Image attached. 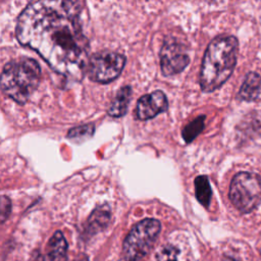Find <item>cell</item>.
<instances>
[{
	"label": "cell",
	"mask_w": 261,
	"mask_h": 261,
	"mask_svg": "<svg viewBox=\"0 0 261 261\" xmlns=\"http://www.w3.org/2000/svg\"><path fill=\"white\" fill-rule=\"evenodd\" d=\"M43 261H67V243L61 231H56L49 240Z\"/></svg>",
	"instance_id": "cell-9"
},
{
	"label": "cell",
	"mask_w": 261,
	"mask_h": 261,
	"mask_svg": "<svg viewBox=\"0 0 261 261\" xmlns=\"http://www.w3.org/2000/svg\"><path fill=\"white\" fill-rule=\"evenodd\" d=\"M205 116L200 115L190 123H188L182 129V138L187 143H191L204 128Z\"/></svg>",
	"instance_id": "cell-14"
},
{
	"label": "cell",
	"mask_w": 261,
	"mask_h": 261,
	"mask_svg": "<svg viewBox=\"0 0 261 261\" xmlns=\"http://www.w3.org/2000/svg\"><path fill=\"white\" fill-rule=\"evenodd\" d=\"M40 255H39V253L37 254V256H33V258H32V260L31 261H40Z\"/></svg>",
	"instance_id": "cell-18"
},
{
	"label": "cell",
	"mask_w": 261,
	"mask_h": 261,
	"mask_svg": "<svg viewBox=\"0 0 261 261\" xmlns=\"http://www.w3.org/2000/svg\"><path fill=\"white\" fill-rule=\"evenodd\" d=\"M110 220V211L106 206L98 207L93 211L88 219V231L96 233L104 229Z\"/></svg>",
	"instance_id": "cell-12"
},
{
	"label": "cell",
	"mask_w": 261,
	"mask_h": 261,
	"mask_svg": "<svg viewBox=\"0 0 261 261\" xmlns=\"http://www.w3.org/2000/svg\"><path fill=\"white\" fill-rule=\"evenodd\" d=\"M167 107L168 102L165 94L162 91H155L139 99L135 114L138 119L147 120L165 111Z\"/></svg>",
	"instance_id": "cell-8"
},
{
	"label": "cell",
	"mask_w": 261,
	"mask_h": 261,
	"mask_svg": "<svg viewBox=\"0 0 261 261\" xmlns=\"http://www.w3.org/2000/svg\"><path fill=\"white\" fill-rule=\"evenodd\" d=\"M82 13V3L76 1L33 2L18 17L16 37L57 72L77 75L86 62L89 47Z\"/></svg>",
	"instance_id": "cell-1"
},
{
	"label": "cell",
	"mask_w": 261,
	"mask_h": 261,
	"mask_svg": "<svg viewBox=\"0 0 261 261\" xmlns=\"http://www.w3.org/2000/svg\"><path fill=\"white\" fill-rule=\"evenodd\" d=\"M178 251L175 248L168 247L163 251V256L160 258V261H178L176 258Z\"/></svg>",
	"instance_id": "cell-17"
},
{
	"label": "cell",
	"mask_w": 261,
	"mask_h": 261,
	"mask_svg": "<svg viewBox=\"0 0 261 261\" xmlns=\"http://www.w3.org/2000/svg\"><path fill=\"white\" fill-rule=\"evenodd\" d=\"M41 77V69L36 60L18 58L8 62L0 76L2 91L19 104L28 101L36 90Z\"/></svg>",
	"instance_id": "cell-3"
},
{
	"label": "cell",
	"mask_w": 261,
	"mask_h": 261,
	"mask_svg": "<svg viewBox=\"0 0 261 261\" xmlns=\"http://www.w3.org/2000/svg\"><path fill=\"white\" fill-rule=\"evenodd\" d=\"M11 209L10 202L6 197H0V222H3L9 215Z\"/></svg>",
	"instance_id": "cell-16"
},
{
	"label": "cell",
	"mask_w": 261,
	"mask_h": 261,
	"mask_svg": "<svg viewBox=\"0 0 261 261\" xmlns=\"http://www.w3.org/2000/svg\"><path fill=\"white\" fill-rule=\"evenodd\" d=\"M261 77L255 72H249L239 91L238 97L244 101L255 100L260 92Z\"/></svg>",
	"instance_id": "cell-10"
},
{
	"label": "cell",
	"mask_w": 261,
	"mask_h": 261,
	"mask_svg": "<svg viewBox=\"0 0 261 261\" xmlns=\"http://www.w3.org/2000/svg\"><path fill=\"white\" fill-rule=\"evenodd\" d=\"M94 129H95V127L92 123L73 127L67 133V138L70 140H75L77 142L85 141L93 136Z\"/></svg>",
	"instance_id": "cell-15"
},
{
	"label": "cell",
	"mask_w": 261,
	"mask_h": 261,
	"mask_svg": "<svg viewBox=\"0 0 261 261\" xmlns=\"http://www.w3.org/2000/svg\"><path fill=\"white\" fill-rule=\"evenodd\" d=\"M195 193H196V198L197 200L206 208H208L210 201H211V196H212V191L210 188V184L208 180V177L206 175H199L195 179Z\"/></svg>",
	"instance_id": "cell-13"
},
{
	"label": "cell",
	"mask_w": 261,
	"mask_h": 261,
	"mask_svg": "<svg viewBox=\"0 0 261 261\" xmlns=\"http://www.w3.org/2000/svg\"><path fill=\"white\" fill-rule=\"evenodd\" d=\"M190 59L186 49L175 40L165 41L160 52L161 70L164 75H172L182 71Z\"/></svg>",
	"instance_id": "cell-7"
},
{
	"label": "cell",
	"mask_w": 261,
	"mask_h": 261,
	"mask_svg": "<svg viewBox=\"0 0 261 261\" xmlns=\"http://www.w3.org/2000/svg\"><path fill=\"white\" fill-rule=\"evenodd\" d=\"M160 229V222L154 218H146L138 222L123 242L122 255L124 260L139 261L145 257L154 246Z\"/></svg>",
	"instance_id": "cell-4"
},
{
	"label": "cell",
	"mask_w": 261,
	"mask_h": 261,
	"mask_svg": "<svg viewBox=\"0 0 261 261\" xmlns=\"http://www.w3.org/2000/svg\"><path fill=\"white\" fill-rule=\"evenodd\" d=\"M223 261H238V260H236V259H233L231 257H224Z\"/></svg>",
	"instance_id": "cell-19"
},
{
	"label": "cell",
	"mask_w": 261,
	"mask_h": 261,
	"mask_svg": "<svg viewBox=\"0 0 261 261\" xmlns=\"http://www.w3.org/2000/svg\"><path fill=\"white\" fill-rule=\"evenodd\" d=\"M125 57L119 53L103 51L92 56L87 65L89 77L98 83H109L115 80L123 69Z\"/></svg>",
	"instance_id": "cell-6"
},
{
	"label": "cell",
	"mask_w": 261,
	"mask_h": 261,
	"mask_svg": "<svg viewBox=\"0 0 261 261\" xmlns=\"http://www.w3.org/2000/svg\"><path fill=\"white\" fill-rule=\"evenodd\" d=\"M132 89L128 86L122 87L116 94L114 100L112 101L109 109L108 114L113 117L122 116L127 109V105L130 100Z\"/></svg>",
	"instance_id": "cell-11"
},
{
	"label": "cell",
	"mask_w": 261,
	"mask_h": 261,
	"mask_svg": "<svg viewBox=\"0 0 261 261\" xmlns=\"http://www.w3.org/2000/svg\"><path fill=\"white\" fill-rule=\"evenodd\" d=\"M238 54V40L232 36L213 39L202 61L200 85L204 92H212L222 86L232 73Z\"/></svg>",
	"instance_id": "cell-2"
},
{
	"label": "cell",
	"mask_w": 261,
	"mask_h": 261,
	"mask_svg": "<svg viewBox=\"0 0 261 261\" xmlns=\"http://www.w3.org/2000/svg\"><path fill=\"white\" fill-rule=\"evenodd\" d=\"M229 200L242 213H249L261 200V177L252 172H239L230 182Z\"/></svg>",
	"instance_id": "cell-5"
}]
</instances>
